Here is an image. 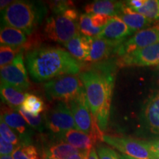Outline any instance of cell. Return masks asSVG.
I'll list each match as a JSON object with an SVG mask.
<instances>
[{
	"instance_id": "1",
	"label": "cell",
	"mask_w": 159,
	"mask_h": 159,
	"mask_svg": "<svg viewBox=\"0 0 159 159\" xmlns=\"http://www.w3.org/2000/svg\"><path fill=\"white\" fill-rule=\"evenodd\" d=\"M87 102L100 130H105L110 115L115 83V67L111 63L83 71L79 75Z\"/></svg>"
},
{
	"instance_id": "2",
	"label": "cell",
	"mask_w": 159,
	"mask_h": 159,
	"mask_svg": "<svg viewBox=\"0 0 159 159\" xmlns=\"http://www.w3.org/2000/svg\"><path fill=\"white\" fill-rule=\"evenodd\" d=\"M27 66L32 79L44 82L66 75H76L79 63L64 49L54 47H43L29 51L26 56Z\"/></svg>"
},
{
	"instance_id": "3",
	"label": "cell",
	"mask_w": 159,
	"mask_h": 159,
	"mask_svg": "<svg viewBox=\"0 0 159 159\" xmlns=\"http://www.w3.org/2000/svg\"><path fill=\"white\" fill-rule=\"evenodd\" d=\"M47 14L43 3L34 1H14L2 13L4 26L11 27L31 35Z\"/></svg>"
},
{
	"instance_id": "4",
	"label": "cell",
	"mask_w": 159,
	"mask_h": 159,
	"mask_svg": "<svg viewBox=\"0 0 159 159\" xmlns=\"http://www.w3.org/2000/svg\"><path fill=\"white\" fill-rule=\"evenodd\" d=\"M45 94L48 100H57L69 103L78 97L85 91L80 77L66 75L52 80L44 84Z\"/></svg>"
},
{
	"instance_id": "5",
	"label": "cell",
	"mask_w": 159,
	"mask_h": 159,
	"mask_svg": "<svg viewBox=\"0 0 159 159\" xmlns=\"http://www.w3.org/2000/svg\"><path fill=\"white\" fill-rule=\"evenodd\" d=\"M68 105L73 114L77 130L92 137L95 142L98 140L103 141L104 135L89 108L85 90Z\"/></svg>"
},
{
	"instance_id": "6",
	"label": "cell",
	"mask_w": 159,
	"mask_h": 159,
	"mask_svg": "<svg viewBox=\"0 0 159 159\" xmlns=\"http://www.w3.org/2000/svg\"><path fill=\"white\" fill-rule=\"evenodd\" d=\"M46 125L51 134L58 140L69 130L76 129L73 114L68 103L59 102L46 114Z\"/></svg>"
},
{
	"instance_id": "7",
	"label": "cell",
	"mask_w": 159,
	"mask_h": 159,
	"mask_svg": "<svg viewBox=\"0 0 159 159\" xmlns=\"http://www.w3.org/2000/svg\"><path fill=\"white\" fill-rule=\"evenodd\" d=\"M44 34L51 41L63 45L80 34L79 21L69 19L65 15H53L47 19Z\"/></svg>"
},
{
	"instance_id": "8",
	"label": "cell",
	"mask_w": 159,
	"mask_h": 159,
	"mask_svg": "<svg viewBox=\"0 0 159 159\" xmlns=\"http://www.w3.org/2000/svg\"><path fill=\"white\" fill-rule=\"evenodd\" d=\"M103 142L120 151L124 155L136 159H150L149 142L126 136L104 135Z\"/></svg>"
},
{
	"instance_id": "9",
	"label": "cell",
	"mask_w": 159,
	"mask_h": 159,
	"mask_svg": "<svg viewBox=\"0 0 159 159\" xmlns=\"http://www.w3.org/2000/svg\"><path fill=\"white\" fill-rule=\"evenodd\" d=\"M158 43L159 25L137 32L130 39L121 43L116 54L122 57Z\"/></svg>"
},
{
	"instance_id": "10",
	"label": "cell",
	"mask_w": 159,
	"mask_h": 159,
	"mask_svg": "<svg viewBox=\"0 0 159 159\" xmlns=\"http://www.w3.org/2000/svg\"><path fill=\"white\" fill-rule=\"evenodd\" d=\"M1 83L14 86L24 91L29 89L30 81L24 62L23 50L13 62L1 69Z\"/></svg>"
},
{
	"instance_id": "11",
	"label": "cell",
	"mask_w": 159,
	"mask_h": 159,
	"mask_svg": "<svg viewBox=\"0 0 159 159\" xmlns=\"http://www.w3.org/2000/svg\"><path fill=\"white\" fill-rule=\"evenodd\" d=\"M1 119L15 132L24 145L31 144L33 129L20 114L19 111L4 105L1 111Z\"/></svg>"
},
{
	"instance_id": "12",
	"label": "cell",
	"mask_w": 159,
	"mask_h": 159,
	"mask_svg": "<svg viewBox=\"0 0 159 159\" xmlns=\"http://www.w3.org/2000/svg\"><path fill=\"white\" fill-rule=\"evenodd\" d=\"M116 63L120 67L159 65V43L149 46L132 54L119 57Z\"/></svg>"
},
{
	"instance_id": "13",
	"label": "cell",
	"mask_w": 159,
	"mask_h": 159,
	"mask_svg": "<svg viewBox=\"0 0 159 159\" xmlns=\"http://www.w3.org/2000/svg\"><path fill=\"white\" fill-rule=\"evenodd\" d=\"M142 117L150 132L159 135V89L146 100L142 108Z\"/></svg>"
},
{
	"instance_id": "14",
	"label": "cell",
	"mask_w": 159,
	"mask_h": 159,
	"mask_svg": "<svg viewBox=\"0 0 159 159\" xmlns=\"http://www.w3.org/2000/svg\"><path fill=\"white\" fill-rule=\"evenodd\" d=\"M121 41H113L93 37L91 50L86 62H99L108 58L112 53H116Z\"/></svg>"
},
{
	"instance_id": "15",
	"label": "cell",
	"mask_w": 159,
	"mask_h": 159,
	"mask_svg": "<svg viewBox=\"0 0 159 159\" xmlns=\"http://www.w3.org/2000/svg\"><path fill=\"white\" fill-rule=\"evenodd\" d=\"M133 35L130 28L118 16H113L97 38L113 41L123 42L125 38Z\"/></svg>"
},
{
	"instance_id": "16",
	"label": "cell",
	"mask_w": 159,
	"mask_h": 159,
	"mask_svg": "<svg viewBox=\"0 0 159 159\" xmlns=\"http://www.w3.org/2000/svg\"><path fill=\"white\" fill-rule=\"evenodd\" d=\"M93 37L78 34L65 43L69 53L74 58L80 61H86L91 50Z\"/></svg>"
},
{
	"instance_id": "17",
	"label": "cell",
	"mask_w": 159,
	"mask_h": 159,
	"mask_svg": "<svg viewBox=\"0 0 159 159\" xmlns=\"http://www.w3.org/2000/svg\"><path fill=\"white\" fill-rule=\"evenodd\" d=\"M124 5L123 2L112 0H97L85 6V11L90 15H107L110 16H119Z\"/></svg>"
},
{
	"instance_id": "18",
	"label": "cell",
	"mask_w": 159,
	"mask_h": 159,
	"mask_svg": "<svg viewBox=\"0 0 159 159\" xmlns=\"http://www.w3.org/2000/svg\"><path fill=\"white\" fill-rule=\"evenodd\" d=\"M118 16L128 25L133 34L145 29L144 27L152 22V21L148 19V18L133 11L125 5V3H124L122 11Z\"/></svg>"
},
{
	"instance_id": "19",
	"label": "cell",
	"mask_w": 159,
	"mask_h": 159,
	"mask_svg": "<svg viewBox=\"0 0 159 159\" xmlns=\"http://www.w3.org/2000/svg\"><path fill=\"white\" fill-rule=\"evenodd\" d=\"M26 94L24 91L12 85L1 83L0 94L3 103L13 110H19L25 102Z\"/></svg>"
},
{
	"instance_id": "20",
	"label": "cell",
	"mask_w": 159,
	"mask_h": 159,
	"mask_svg": "<svg viewBox=\"0 0 159 159\" xmlns=\"http://www.w3.org/2000/svg\"><path fill=\"white\" fill-rule=\"evenodd\" d=\"M62 142L68 143L80 151H91L96 143L92 137L77 129L68 131L63 136Z\"/></svg>"
},
{
	"instance_id": "21",
	"label": "cell",
	"mask_w": 159,
	"mask_h": 159,
	"mask_svg": "<svg viewBox=\"0 0 159 159\" xmlns=\"http://www.w3.org/2000/svg\"><path fill=\"white\" fill-rule=\"evenodd\" d=\"M1 45H7L13 47H21L27 41L26 33L11 27H2L0 32Z\"/></svg>"
},
{
	"instance_id": "22",
	"label": "cell",
	"mask_w": 159,
	"mask_h": 159,
	"mask_svg": "<svg viewBox=\"0 0 159 159\" xmlns=\"http://www.w3.org/2000/svg\"><path fill=\"white\" fill-rule=\"evenodd\" d=\"M78 149L66 142L52 145L46 151V158L52 159H68L69 157L80 152Z\"/></svg>"
},
{
	"instance_id": "23",
	"label": "cell",
	"mask_w": 159,
	"mask_h": 159,
	"mask_svg": "<svg viewBox=\"0 0 159 159\" xmlns=\"http://www.w3.org/2000/svg\"><path fill=\"white\" fill-rule=\"evenodd\" d=\"M21 107L33 116H39L45 109V105L42 99L28 93L26 94L25 102Z\"/></svg>"
},
{
	"instance_id": "24",
	"label": "cell",
	"mask_w": 159,
	"mask_h": 159,
	"mask_svg": "<svg viewBox=\"0 0 159 159\" xmlns=\"http://www.w3.org/2000/svg\"><path fill=\"white\" fill-rule=\"evenodd\" d=\"M103 28L96 27L93 25L91 15L88 13L81 14L79 19V31L83 35L89 37H96L100 34Z\"/></svg>"
},
{
	"instance_id": "25",
	"label": "cell",
	"mask_w": 159,
	"mask_h": 159,
	"mask_svg": "<svg viewBox=\"0 0 159 159\" xmlns=\"http://www.w3.org/2000/svg\"><path fill=\"white\" fill-rule=\"evenodd\" d=\"M18 111L33 130H38L39 132H43L47 128L46 114H40L39 116H33L27 111H26L22 107H20Z\"/></svg>"
},
{
	"instance_id": "26",
	"label": "cell",
	"mask_w": 159,
	"mask_h": 159,
	"mask_svg": "<svg viewBox=\"0 0 159 159\" xmlns=\"http://www.w3.org/2000/svg\"><path fill=\"white\" fill-rule=\"evenodd\" d=\"M136 13L144 16L151 21L159 19V0H145L141 8L136 10Z\"/></svg>"
},
{
	"instance_id": "27",
	"label": "cell",
	"mask_w": 159,
	"mask_h": 159,
	"mask_svg": "<svg viewBox=\"0 0 159 159\" xmlns=\"http://www.w3.org/2000/svg\"><path fill=\"white\" fill-rule=\"evenodd\" d=\"M21 47H13L7 45H1L0 47V66L1 69L9 65L18 55L22 51Z\"/></svg>"
},
{
	"instance_id": "28",
	"label": "cell",
	"mask_w": 159,
	"mask_h": 159,
	"mask_svg": "<svg viewBox=\"0 0 159 159\" xmlns=\"http://www.w3.org/2000/svg\"><path fill=\"white\" fill-rule=\"evenodd\" d=\"M0 134H1V137H2L7 142L14 145H17V146H23L19 136L2 119L0 122Z\"/></svg>"
},
{
	"instance_id": "29",
	"label": "cell",
	"mask_w": 159,
	"mask_h": 159,
	"mask_svg": "<svg viewBox=\"0 0 159 159\" xmlns=\"http://www.w3.org/2000/svg\"><path fill=\"white\" fill-rule=\"evenodd\" d=\"M49 8L55 15L63 14L64 12L70 8H74L75 6L71 1H53L49 2Z\"/></svg>"
},
{
	"instance_id": "30",
	"label": "cell",
	"mask_w": 159,
	"mask_h": 159,
	"mask_svg": "<svg viewBox=\"0 0 159 159\" xmlns=\"http://www.w3.org/2000/svg\"><path fill=\"white\" fill-rule=\"evenodd\" d=\"M99 159H119V156L112 148L106 146H99L97 148Z\"/></svg>"
},
{
	"instance_id": "31",
	"label": "cell",
	"mask_w": 159,
	"mask_h": 159,
	"mask_svg": "<svg viewBox=\"0 0 159 159\" xmlns=\"http://www.w3.org/2000/svg\"><path fill=\"white\" fill-rule=\"evenodd\" d=\"M21 146H17L7 141L0 136V154L1 156H11L15 150ZM22 147V146H21Z\"/></svg>"
},
{
	"instance_id": "32",
	"label": "cell",
	"mask_w": 159,
	"mask_h": 159,
	"mask_svg": "<svg viewBox=\"0 0 159 159\" xmlns=\"http://www.w3.org/2000/svg\"><path fill=\"white\" fill-rule=\"evenodd\" d=\"M113 16L107 15H91V21L94 27H99V28H104L109 21L112 19Z\"/></svg>"
},
{
	"instance_id": "33",
	"label": "cell",
	"mask_w": 159,
	"mask_h": 159,
	"mask_svg": "<svg viewBox=\"0 0 159 159\" xmlns=\"http://www.w3.org/2000/svg\"><path fill=\"white\" fill-rule=\"evenodd\" d=\"M21 149L22 150L23 153L29 159H43L42 157L40 156L38 149L35 148L34 145H24V146L21 147Z\"/></svg>"
},
{
	"instance_id": "34",
	"label": "cell",
	"mask_w": 159,
	"mask_h": 159,
	"mask_svg": "<svg viewBox=\"0 0 159 159\" xmlns=\"http://www.w3.org/2000/svg\"><path fill=\"white\" fill-rule=\"evenodd\" d=\"M145 2V0H130V1L125 2V5L130 7L133 11H136V10L142 7Z\"/></svg>"
},
{
	"instance_id": "35",
	"label": "cell",
	"mask_w": 159,
	"mask_h": 159,
	"mask_svg": "<svg viewBox=\"0 0 159 159\" xmlns=\"http://www.w3.org/2000/svg\"><path fill=\"white\" fill-rule=\"evenodd\" d=\"M90 151H80L69 157L68 159H88L89 154Z\"/></svg>"
},
{
	"instance_id": "36",
	"label": "cell",
	"mask_w": 159,
	"mask_h": 159,
	"mask_svg": "<svg viewBox=\"0 0 159 159\" xmlns=\"http://www.w3.org/2000/svg\"><path fill=\"white\" fill-rule=\"evenodd\" d=\"M13 159H29L25 154L23 153L22 150H21V147L17 149L13 152V153L11 155Z\"/></svg>"
},
{
	"instance_id": "37",
	"label": "cell",
	"mask_w": 159,
	"mask_h": 159,
	"mask_svg": "<svg viewBox=\"0 0 159 159\" xmlns=\"http://www.w3.org/2000/svg\"><path fill=\"white\" fill-rule=\"evenodd\" d=\"M149 144L150 145L151 150L159 154V139L149 142Z\"/></svg>"
},
{
	"instance_id": "38",
	"label": "cell",
	"mask_w": 159,
	"mask_h": 159,
	"mask_svg": "<svg viewBox=\"0 0 159 159\" xmlns=\"http://www.w3.org/2000/svg\"><path fill=\"white\" fill-rule=\"evenodd\" d=\"M13 2V1H9V0H2L1 4H0V9H1V11L2 12L5 10L7 8L8 6L11 5V4Z\"/></svg>"
},
{
	"instance_id": "39",
	"label": "cell",
	"mask_w": 159,
	"mask_h": 159,
	"mask_svg": "<svg viewBox=\"0 0 159 159\" xmlns=\"http://www.w3.org/2000/svg\"><path fill=\"white\" fill-rule=\"evenodd\" d=\"M88 159H99V156H98V154L97 153L95 148H93L92 150H91L90 152H89Z\"/></svg>"
},
{
	"instance_id": "40",
	"label": "cell",
	"mask_w": 159,
	"mask_h": 159,
	"mask_svg": "<svg viewBox=\"0 0 159 159\" xmlns=\"http://www.w3.org/2000/svg\"><path fill=\"white\" fill-rule=\"evenodd\" d=\"M150 159H159V154L151 150Z\"/></svg>"
},
{
	"instance_id": "41",
	"label": "cell",
	"mask_w": 159,
	"mask_h": 159,
	"mask_svg": "<svg viewBox=\"0 0 159 159\" xmlns=\"http://www.w3.org/2000/svg\"><path fill=\"white\" fill-rule=\"evenodd\" d=\"M119 159H136V158H132V157H130V156H126V155H121V156H119Z\"/></svg>"
},
{
	"instance_id": "42",
	"label": "cell",
	"mask_w": 159,
	"mask_h": 159,
	"mask_svg": "<svg viewBox=\"0 0 159 159\" xmlns=\"http://www.w3.org/2000/svg\"><path fill=\"white\" fill-rule=\"evenodd\" d=\"M0 159H13L12 156H1Z\"/></svg>"
},
{
	"instance_id": "43",
	"label": "cell",
	"mask_w": 159,
	"mask_h": 159,
	"mask_svg": "<svg viewBox=\"0 0 159 159\" xmlns=\"http://www.w3.org/2000/svg\"><path fill=\"white\" fill-rule=\"evenodd\" d=\"M45 159H52V158H47H47H45Z\"/></svg>"
}]
</instances>
